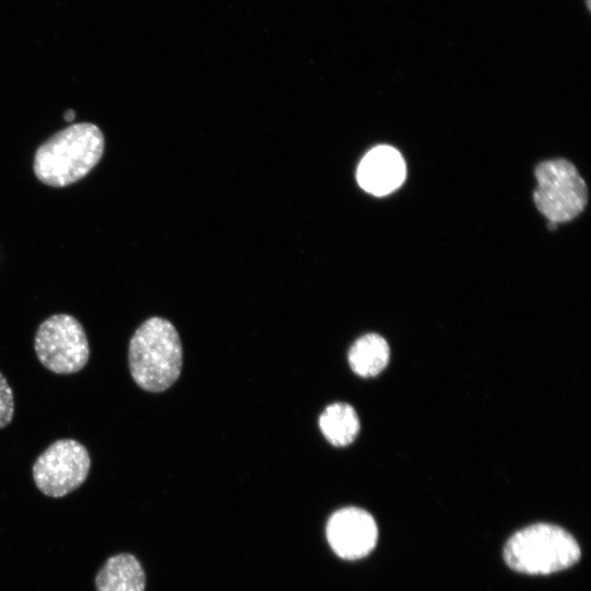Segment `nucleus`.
Listing matches in <instances>:
<instances>
[{
	"mask_svg": "<svg viewBox=\"0 0 591 591\" xmlns=\"http://www.w3.org/2000/svg\"><path fill=\"white\" fill-rule=\"evenodd\" d=\"M105 140L91 123L70 125L53 135L36 150V177L53 187H65L83 178L101 160Z\"/></svg>",
	"mask_w": 591,
	"mask_h": 591,
	"instance_id": "1",
	"label": "nucleus"
},
{
	"mask_svg": "<svg viewBox=\"0 0 591 591\" xmlns=\"http://www.w3.org/2000/svg\"><path fill=\"white\" fill-rule=\"evenodd\" d=\"M183 351L174 325L162 317L146 320L128 346V366L136 384L148 392H162L177 380Z\"/></svg>",
	"mask_w": 591,
	"mask_h": 591,
	"instance_id": "2",
	"label": "nucleus"
},
{
	"mask_svg": "<svg viewBox=\"0 0 591 591\" xmlns=\"http://www.w3.org/2000/svg\"><path fill=\"white\" fill-rule=\"evenodd\" d=\"M581 555L575 537L560 526L536 523L515 532L503 556L510 568L530 575H548L575 565Z\"/></svg>",
	"mask_w": 591,
	"mask_h": 591,
	"instance_id": "3",
	"label": "nucleus"
},
{
	"mask_svg": "<svg viewBox=\"0 0 591 591\" xmlns=\"http://www.w3.org/2000/svg\"><path fill=\"white\" fill-rule=\"evenodd\" d=\"M535 178L534 202L549 222L572 220L586 207L587 185L569 161L554 159L540 163Z\"/></svg>",
	"mask_w": 591,
	"mask_h": 591,
	"instance_id": "4",
	"label": "nucleus"
},
{
	"mask_svg": "<svg viewBox=\"0 0 591 591\" xmlns=\"http://www.w3.org/2000/svg\"><path fill=\"white\" fill-rule=\"evenodd\" d=\"M34 349L39 362L57 374L82 370L90 347L81 323L70 314H54L44 320L35 334Z\"/></svg>",
	"mask_w": 591,
	"mask_h": 591,
	"instance_id": "5",
	"label": "nucleus"
},
{
	"mask_svg": "<svg viewBox=\"0 0 591 591\" xmlns=\"http://www.w3.org/2000/svg\"><path fill=\"white\" fill-rule=\"evenodd\" d=\"M90 468L91 459L86 448L74 439H60L39 454L32 474L39 491L60 498L79 488Z\"/></svg>",
	"mask_w": 591,
	"mask_h": 591,
	"instance_id": "6",
	"label": "nucleus"
},
{
	"mask_svg": "<svg viewBox=\"0 0 591 591\" xmlns=\"http://www.w3.org/2000/svg\"><path fill=\"white\" fill-rule=\"evenodd\" d=\"M326 536L332 549L340 558L355 560L367 556L374 548L378 526L366 510L347 507L331 515Z\"/></svg>",
	"mask_w": 591,
	"mask_h": 591,
	"instance_id": "7",
	"label": "nucleus"
},
{
	"mask_svg": "<svg viewBox=\"0 0 591 591\" xmlns=\"http://www.w3.org/2000/svg\"><path fill=\"white\" fill-rule=\"evenodd\" d=\"M406 176V165L401 153L390 146L371 149L361 160L357 179L362 189L384 196L397 189Z\"/></svg>",
	"mask_w": 591,
	"mask_h": 591,
	"instance_id": "8",
	"label": "nucleus"
},
{
	"mask_svg": "<svg viewBox=\"0 0 591 591\" xmlns=\"http://www.w3.org/2000/svg\"><path fill=\"white\" fill-rule=\"evenodd\" d=\"M94 584L96 591H144L146 575L136 556L121 553L105 560Z\"/></svg>",
	"mask_w": 591,
	"mask_h": 591,
	"instance_id": "9",
	"label": "nucleus"
},
{
	"mask_svg": "<svg viewBox=\"0 0 591 591\" xmlns=\"http://www.w3.org/2000/svg\"><path fill=\"white\" fill-rule=\"evenodd\" d=\"M390 348L386 340L376 334L358 338L348 352V361L355 373L363 378L379 374L386 367Z\"/></svg>",
	"mask_w": 591,
	"mask_h": 591,
	"instance_id": "10",
	"label": "nucleus"
},
{
	"mask_svg": "<svg viewBox=\"0 0 591 591\" xmlns=\"http://www.w3.org/2000/svg\"><path fill=\"white\" fill-rule=\"evenodd\" d=\"M318 424L324 437L335 447L351 443L359 431L358 416L346 403L327 406L321 414Z\"/></svg>",
	"mask_w": 591,
	"mask_h": 591,
	"instance_id": "11",
	"label": "nucleus"
},
{
	"mask_svg": "<svg viewBox=\"0 0 591 591\" xmlns=\"http://www.w3.org/2000/svg\"><path fill=\"white\" fill-rule=\"evenodd\" d=\"M13 392L4 375L0 372V429L7 427L13 419Z\"/></svg>",
	"mask_w": 591,
	"mask_h": 591,
	"instance_id": "12",
	"label": "nucleus"
},
{
	"mask_svg": "<svg viewBox=\"0 0 591 591\" xmlns=\"http://www.w3.org/2000/svg\"><path fill=\"white\" fill-rule=\"evenodd\" d=\"M76 117V113L73 109H68L63 114V118L66 121H72Z\"/></svg>",
	"mask_w": 591,
	"mask_h": 591,
	"instance_id": "13",
	"label": "nucleus"
}]
</instances>
